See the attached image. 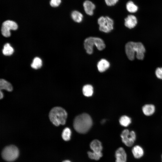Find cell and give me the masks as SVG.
Masks as SVG:
<instances>
[{
	"instance_id": "5b68a950",
	"label": "cell",
	"mask_w": 162,
	"mask_h": 162,
	"mask_svg": "<svg viewBox=\"0 0 162 162\" xmlns=\"http://www.w3.org/2000/svg\"><path fill=\"white\" fill-rule=\"evenodd\" d=\"M19 154V150L16 147L10 145L5 147L2 153V158L8 161H12L16 160Z\"/></svg>"
},
{
	"instance_id": "8992f818",
	"label": "cell",
	"mask_w": 162,
	"mask_h": 162,
	"mask_svg": "<svg viewBox=\"0 0 162 162\" xmlns=\"http://www.w3.org/2000/svg\"><path fill=\"white\" fill-rule=\"evenodd\" d=\"M98 22L99 25V29L101 32L109 33L113 28V21L109 16H100L98 19Z\"/></svg>"
},
{
	"instance_id": "44dd1931",
	"label": "cell",
	"mask_w": 162,
	"mask_h": 162,
	"mask_svg": "<svg viewBox=\"0 0 162 162\" xmlns=\"http://www.w3.org/2000/svg\"><path fill=\"white\" fill-rule=\"evenodd\" d=\"M14 52V49L9 43H6L4 45L2 50L3 54L5 56H10Z\"/></svg>"
},
{
	"instance_id": "484cf974",
	"label": "cell",
	"mask_w": 162,
	"mask_h": 162,
	"mask_svg": "<svg viewBox=\"0 0 162 162\" xmlns=\"http://www.w3.org/2000/svg\"><path fill=\"white\" fill-rule=\"evenodd\" d=\"M61 2V0H51L50 4L52 7H56L58 6Z\"/></svg>"
},
{
	"instance_id": "ac0fdd59",
	"label": "cell",
	"mask_w": 162,
	"mask_h": 162,
	"mask_svg": "<svg viewBox=\"0 0 162 162\" xmlns=\"http://www.w3.org/2000/svg\"><path fill=\"white\" fill-rule=\"evenodd\" d=\"M131 118L126 115L122 116L119 120L120 124L124 127L128 126L131 123Z\"/></svg>"
},
{
	"instance_id": "9c48e42d",
	"label": "cell",
	"mask_w": 162,
	"mask_h": 162,
	"mask_svg": "<svg viewBox=\"0 0 162 162\" xmlns=\"http://www.w3.org/2000/svg\"><path fill=\"white\" fill-rule=\"evenodd\" d=\"M115 162H126L127 154L122 147H119L116 150L115 153Z\"/></svg>"
},
{
	"instance_id": "4fadbf2b",
	"label": "cell",
	"mask_w": 162,
	"mask_h": 162,
	"mask_svg": "<svg viewBox=\"0 0 162 162\" xmlns=\"http://www.w3.org/2000/svg\"><path fill=\"white\" fill-rule=\"evenodd\" d=\"M132 152L134 157L136 159L141 158L144 154L143 148L141 146L138 145L135 146L133 147Z\"/></svg>"
},
{
	"instance_id": "8fae6325",
	"label": "cell",
	"mask_w": 162,
	"mask_h": 162,
	"mask_svg": "<svg viewBox=\"0 0 162 162\" xmlns=\"http://www.w3.org/2000/svg\"><path fill=\"white\" fill-rule=\"evenodd\" d=\"M137 22L136 18L133 15H129L124 19V25L129 29L134 28L137 25Z\"/></svg>"
},
{
	"instance_id": "f1b7e54d",
	"label": "cell",
	"mask_w": 162,
	"mask_h": 162,
	"mask_svg": "<svg viewBox=\"0 0 162 162\" xmlns=\"http://www.w3.org/2000/svg\"><path fill=\"white\" fill-rule=\"evenodd\" d=\"M62 162H71L69 160H64Z\"/></svg>"
},
{
	"instance_id": "d6986e66",
	"label": "cell",
	"mask_w": 162,
	"mask_h": 162,
	"mask_svg": "<svg viewBox=\"0 0 162 162\" xmlns=\"http://www.w3.org/2000/svg\"><path fill=\"white\" fill-rule=\"evenodd\" d=\"M82 92L84 95L90 97L92 95L93 92V87L90 85H86L82 88Z\"/></svg>"
},
{
	"instance_id": "ffe728a7",
	"label": "cell",
	"mask_w": 162,
	"mask_h": 162,
	"mask_svg": "<svg viewBox=\"0 0 162 162\" xmlns=\"http://www.w3.org/2000/svg\"><path fill=\"white\" fill-rule=\"evenodd\" d=\"M126 8L127 10L131 13H135L138 9L137 6L132 1H129L127 3Z\"/></svg>"
},
{
	"instance_id": "f546056e",
	"label": "cell",
	"mask_w": 162,
	"mask_h": 162,
	"mask_svg": "<svg viewBox=\"0 0 162 162\" xmlns=\"http://www.w3.org/2000/svg\"><path fill=\"white\" fill-rule=\"evenodd\" d=\"M161 160H162V155H161Z\"/></svg>"
},
{
	"instance_id": "7402d4cb",
	"label": "cell",
	"mask_w": 162,
	"mask_h": 162,
	"mask_svg": "<svg viewBox=\"0 0 162 162\" xmlns=\"http://www.w3.org/2000/svg\"><path fill=\"white\" fill-rule=\"evenodd\" d=\"M71 134V132L70 129L68 128H66L62 132V138L64 141H69L70 139Z\"/></svg>"
},
{
	"instance_id": "4316f807",
	"label": "cell",
	"mask_w": 162,
	"mask_h": 162,
	"mask_svg": "<svg viewBox=\"0 0 162 162\" xmlns=\"http://www.w3.org/2000/svg\"><path fill=\"white\" fill-rule=\"evenodd\" d=\"M118 0H105L106 4L108 6L114 5L118 2Z\"/></svg>"
},
{
	"instance_id": "5bb4252c",
	"label": "cell",
	"mask_w": 162,
	"mask_h": 162,
	"mask_svg": "<svg viewBox=\"0 0 162 162\" xmlns=\"http://www.w3.org/2000/svg\"><path fill=\"white\" fill-rule=\"evenodd\" d=\"M109 62L104 59H102L98 62L97 67L98 71L100 72L105 71L110 67Z\"/></svg>"
},
{
	"instance_id": "30bf717a",
	"label": "cell",
	"mask_w": 162,
	"mask_h": 162,
	"mask_svg": "<svg viewBox=\"0 0 162 162\" xmlns=\"http://www.w3.org/2000/svg\"><path fill=\"white\" fill-rule=\"evenodd\" d=\"M83 6L86 14L90 16L93 15L95 6L92 2L88 0H86L83 2Z\"/></svg>"
},
{
	"instance_id": "7c38bea8",
	"label": "cell",
	"mask_w": 162,
	"mask_h": 162,
	"mask_svg": "<svg viewBox=\"0 0 162 162\" xmlns=\"http://www.w3.org/2000/svg\"><path fill=\"white\" fill-rule=\"evenodd\" d=\"M155 110V106L153 104H146L142 107V112L144 115L146 116H152L154 114Z\"/></svg>"
},
{
	"instance_id": "277c9868",
	"label": "cell",
	"mask_w": 162,
	"mask_h": 162,
	"mask_svg": "<svg viewBox=\"0 0 162 162\" xmlns=\"http://www.w3.org/2000/svg\"><path fill=\"white\" fill-rule=\"evenodd\" d=\"M94 45H95L99 50H103L105 47L104 41L100 38L89 37L85 40L84 46L87 53L91 54L92 53L93 47Z\"/></svg>"
},
{
	"instance_id": "ba28073f",
	"label": "cell",
	"mask_w": 162,
	"mask_h": 162,
	"mask_svg": "<svg viewBox=\"0 0 162 162\" xmlns=\"http://www.w3.org/2000/svg\"><path fill=\"white\" fill-rule=\"evenodd\" d=\"M18 26L14 21L8 20L4 22L1 28V32L5 37H8L10 36V30H15L17 29Z\"/></svg>"
},
{
	"instance_id": "2e32d148",
	"label": "cell",
	"mask_w": 162,
	"mask_h": 162,
	"mask_svg": "<svg viewBox=\"0 0 162 162\" xmlns=\"http://www.w3.org/2000/svg\"><path fill=\"white\" fill-rule=\"evenodd\" d=\"M0 88L1 90L5 89L8 92H11L13 90V87L11 84L4 79L0 80Z\"/></svg>"
},
{
	"instance_id": "6da1fadb",
	"label": "cell",
	"mask_w": 162,
	"mask_h": 162,
	"mask_svg": "<svg viewBox=\"0 0 162 162\" xmlns=\"http://www.w3.org/2000/svg\"><path fill=\"white\" fill-rule=\"evenodd\" d=\"M125 49L126 55L129 60H134L136 53L137 59L140 60L143 59L146 49L142 43L129 42L125 44Z\"/></svg>"
},
{
	"instance_id": "e0dca14e",
	"label": "cell",
	"mask_w": 162,
	"mask_h": 162,
	"mask_svg": "<svg viewBox=\"0 0 162 162\" xmlns=\"http://www.w3.org/2000/svg\"><path fill=\"white\" fill-rule=\"evenodd\" d=\"M71 16L72 19L76 22L80 23L82 20L83 18L82 14L77 10L73 11L71 13Z\"/></svg>"
},
{
	"instance_id": "7a4b0ae2",
	"label": "cell",
	"mask_w": 162,
	"mask_h": 162,
	"mask_svg": "<svg viewBox=\"0 0 162 162\" xmlns=\"http://www.w3.org/2000/svg\"><path fill=\"white\" fill-rule=\"evenodd\" d=\"M92 122V118L88 114L83 113L75 117L73 126L75 130L81 134L87 132L91 128Z\"/></svg>"
},
{
	"instance_id": "d4e9b609",
	"label": "cell",
	"mask_w": 162,
	"mask_h": 162,
	"mask_svg": "<svg viewBox=\"0 0 162 162\" xmlns=\"http://www.w3.org/2000/svg\"><path fill=\"white\" fill-rule=\"evenodd\" d=\"M155 74L157 78L162 80V67L157 68L155 71Z\"/></svg>"
},
{
	"instance_id": "cb8c5ba5",
	"label": "cell",
	"mask_w": 162,
	"mask_h": 162,
	"mask_svg": "<svg viewBox=\"0 0 162 162\" xmlns=\"http://www.w3.org/2000/svg\"><path fill=\"white\" fill-rule=\"evenodd\" d=\"M88 154L90 159L95 160H99L102 156L101 152H97L89 151L88 152Z\"/></svg>"
},
{
	"instance_id": "9a60e30c",
	"label": "cell",
	"mask_w": 162,
	"mask_h": 162,
	"mask_svg": "<svg viewBox=\"0 0 162 162\" xmlns=\"http://www.w3.org/2000/svg\"><path fill=\"white\" fill-rule=\"evenodd\" d=\"M90 147L93 152H101L103 149L101 142L97 140H93L91 142Z\"/></svg>"
},
{
	"instance_id": "83f0119b",
	"label": "cell",
	"mask_w": 162,
	"mask_h": 162,
	"mask_svg": "<svg viewBox=\"0 0 162 162\" xmlns=\"http://www.w3.org/2000/svg\"><path fill=\"white\" fill-rule=\"evenodd\" d=\"M0 98L1 99H2L3 97V96H4V94H3V92H2V90H0Z\"/></svg>"
},
{
	"instance_id": "3957f363",
	"label": "cell",
	"mask_w": 162,
	"mask_h": 162,
	"mask_svg": "<svg viewBox=\"0 0 162 162\" xmlns=\"http://www.w3.org/2000/svg\"><path fill=\"white\" fill-rule=\"evenodd\" d=\"M66 110L62 107H54L50 111L49 117L52 123L55 126H58L60 124H65L67 117Z\"/></svg>"
},
{
	"instance_id": "603a6c76",
	"label": "cell",
	"mask_w": 162,
	"mask_h": 162,
	"mask_svg": "<svg viewBox=\"0 0 162 162\" xmlns=\"http://www.w3.org/2000/svg\"><path fill=\"white\" fill-rule=\"evenodd\" d=\"M42 64V62L41 59L39 57H36L34 59L31 64V66L32 68L37 69L40 68Z\"/></svg>"
},
{
	"instance_id": "52a82bcc",
	"label": "cell",
	"mask_w": 162,
	"mask_h": 162,
	"mask_svg": "<svg viewBox=\"0 0 162 162\" xmlns=\"http://www.w3.org/2000/svg\"><path fill=\"white\" fill-rule=\"evenodd\" d=\"M121 137L122 142L126 146L130 147L134 145L136 140V135L134 131L125 129L122 131Z\"/></svg>"
}]
</instances>
